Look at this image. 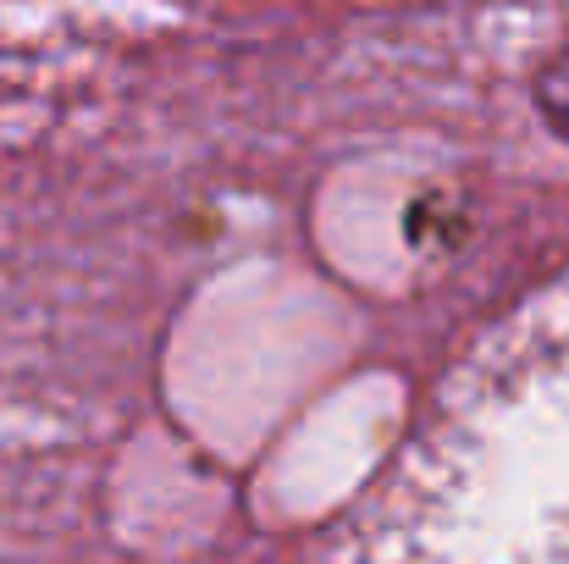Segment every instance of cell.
Here are the masks:
<instances>
[{
	"mask_svg": "<svg viewBox=\"0 0 569 564\" xmlns=\"http://www.w3.org/2000/svg\"><path fill=\"white\" fill-rule=\"evenodd\" d=\"M355 526L366 554L569 560V277L437 387Z\"/></svg>",
	"mask_w": 569,
	"mask_h": 564,
	"instance_id": "obj_1",
	"label": "cell"
},
{
	"mask_svg": "<svg viewBox=\"0 0 569 564\" xmlns=\"http://www.w3.org/2000/svg\"><path fill=\"white\" fill-rule=\"evenodd\" d=\"M542 106H548V117H553V128L569 133V56L542 78Z\"/></svg>",
	"mask_w": 569,
	"mask_h": 564,
	"instance_id": "obj_2",
	"label": "cell"
}]
</instances>
